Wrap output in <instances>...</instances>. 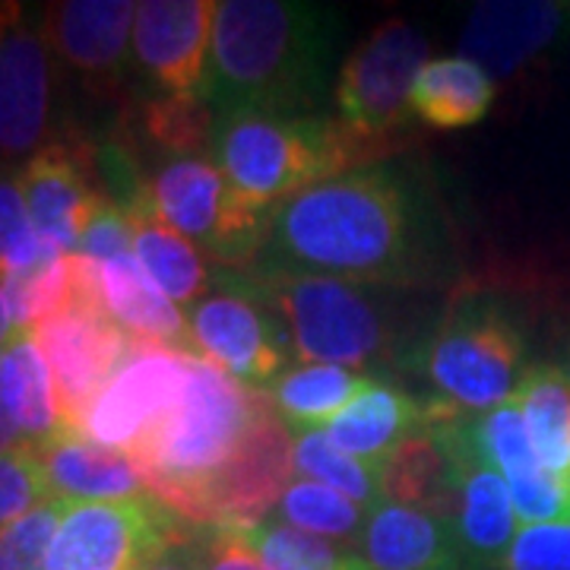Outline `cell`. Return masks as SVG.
Here are the masks:
<instances>
[{
	"label": "cell",
	"instance_id": "8fae6325",
	"mask_svg": "<svg viewBox=\"0 0 570 570\" xmlns=\"http://www.w3.org/2000/svg\"><path fill=\"white\" fill-rule=\"evenodd\" d=\"M190 527L153 494L134 501L70 504L45 570H140Z\"/></svg>",
	"mask_w": 570,
	"mask_h": 570
},
{
	"label": "cell",
	"instance_id": "7bdbcfd3",
	"mask_svg": "<svg viewBox=\"0 0 570 570\" xmlns=\"http://www.w3.org/2000/svg\"><path fill=\"white\" fill-rule=\"evenodd\" d=\"M17 450H36L29 441H26V434H22L17 422L10 419V412L3 406V396H0V453H17Z\"/></svg>",
	"mask_w": 570,
	"mask_h": 570
},
{
	"label": "cell",
	"instance_id": "ac0fdd59",
	"mask_svg": "<svg viewBox=\"0 0 570 570\" xmlns=\"http://www.w3.org/2000/svg\"><path fill=\"white\" fill-rule=\"evenodd\" d=\"M20 187L32 225L48 245L73 254L105 194L92 181V159L77 142L55 140L20 171Z\"/></svg>",
	"mask_w": 570,
	"mask_h": 570
},
{
	"label": "cell",
	"instance_id": "60d3db41",
	"mask_svg": "<svg viewBox=\"0 0 570 570\" xmlns=\"http://www.w3.org/2000/svg\"><path fill=\"white\" fill-rule=\"evenodd\" d=\"M200 570H269L235 530H194Z\"/></svg>",
	"mask_w": 570,
	"mask_h": 570
},
{
	"label": "cell",
	"instance_id": "cb8c5ba5",
	"mask_svg": "<svg viewBox=\"0 0 570 570\" xmlns=\"http://www.w3.org/2000/svg\"><path fill=\"white\" fill-rule=\"evenodd\" d=\"M99 273H102L105 311L130 340L197 355L190 324L181 314V307L171 298H165L163 288L146 276L137 257L130 254L115 257L108 264H99Z\"/></svg>",
	"mask_w": 570,
	"mask_h": 570
},
{
	"label": "cell",
	"instance_id": "d6a6232c",
	"mask_svg": "<svg viewBox=\"0 0 570 570\" xmlns=\"http://www.w3.org/2000/svg\"><path fill=\"white\" fill-rule=\"evenodd\" d=\"M0 288H3L13 336L32 333L70 302V254H55L36 266L3 273Z\"/></svg>",
	"mask_w": 570,
	"mask_h": 570
},
{
	"label": "cell",
	"instance_id": "d4e9b609",
	"mask_svg": "<svg viewBox=\"0 0 570 570\" xmlns=\"http://www.w3.org/2000/svg\"><path fill=\"white\" fill-rule=\"evenodd\" d=\"M422 425H425V412L419 400H412L400 387L374 381L324 431L343 453L381 469L390 453Z\"/></svg>",
	"mask_w": 570,
	"mask_h": 570
},
{
	"label": "cell",
	"instance_id": "7c38bea8",
	"mask_svg": "<svg viewBox=\"0 0 570 570\" xmlns=\"http://www.w3.org/2000/svg\"><path fill=\"white\" fill-rule=\"evenodd\" d=\"M55 51L45 13L0 3V159H32L48 146Z\"/></svg>",
	"mask_w": 570,
	"mask_h": 570
},
{
	"label": "cell",
	"instance_id": "4dcf8cb0",
	"mask_svg": "<svg viewBox=\"0 0 570 570\" xmlns=\"http://www.w3.org/2000/svg\"><path fill=\"white\" fill-rule=\"evenodd\" d=\"M235 532L269 570H367L362 551L295 530L279 517H266Z\"/></svg>",
	"mask_w": 570,
	"mask_h": 570
},
{
	"label": "cell",
	"instance_id": "f1b7e54d",
	"mask_svg": "<svg viewBox=\"0 0 570 570\" xmlns=\"http://www.w3.org/2000/svg\"><path fill=\"white\" fill-rule=\"evenodd\" d=\"M374 381L340 365H292L283 371L269 387L266 396L273 409L283 415L288 431L298 438L305 431H321L343 409L358 400Z\"/></svg>",
	"mask_w": 570,
	"mask_h": 570
},
{
	"label": "cell",
	"instance_id": "5bb4252c",
	"mask_svg": "<svg viewBox=\"0 0 570 570\" xmlns=\"http://www.w3.org/2000/svg\"><path fill=\"white\" fill-rule=\"evenodd\" d=\"M187 355L137 343L134 355L96 396L80 434L108 450L134 453L181 403L187 387Z\"/></svg>",
	"mask_w": 570,
	"mask_h": 570
},
{
	"label": "cell",
	"instance_id": "7402d4cb",
	"mask_svg": "<svg viewBox=\"0 0 570 570\" xmlns=\"http://www.w3.org/2000/svg\"><path fill=\"white\" fill-rule=\"evenodd\" d=\"M362 558L367 570H466L448 520L393 501L367 510Z\"/></svg>",
	"mask_w": 570,
	"mask_h": 570
},
{
	"label": "cell",
	"instance_id": "ba28073f",
	"mask_svg": "<svg viewBox=\"0 0 570 570\" xmlns=\"http://www.w3.org/2000/svg\"><path fill=\"white\" fill-rule=\"evenodd\" d=\"M295 475V441L273 409L266 390H261V403L247 428L245 441L238 444L235 456L216 475H209L194 491L178 520L190 530H242L254 527L279 508L285 489Z\"/></svg>",
	"mask_w": 570,
	"mask_h": 570
},
{
	"label": "cell",
	"instance_id": "9a60e30c",
	"mask_svg": "<svg viewBox=\"0 0 570 570\" xmlns=\"http://www.w3.org/2000/svg\"><path fill=\"white\" fill-rule=\"evenodd\" d=\"M216 7V0L137 3L134 58L163 96L204 99Z\"/></svg>",
	"mask_w": 570,
	"mask_h": 570
},
{
	"label": "cell",
	"instance_id": "f35d334b",
	"mask_svg": "<svg viewBox=\"0 0 570 570\" xmlns=\"http://www.w3.org/2000/svg\"><path fill=\"white\" fill-rule=\"evenodd\" d=\"M489 570H570V520L523 527Z\"/></svg>",
	"mask_w": 570,
	"mask_h": 570
},
{
	"label": "cell",
	"instance_id": "9c48e42d",
	"mask_svg": "<svg viewBox=\"0 0 570 570\" xmlns=\"http://www.w3.org/2000/svg\"><path fill=\"white\" fill-rule=\"evenodd\" d=\"M428 63V39L419 26L387 20L367 36L336 70V121L355 137L396 142L393 134L409 124V92Z\"/></svg>",
	"mask_w": 570,
	"mask_h": 570
},
{
	"label": "cell",
	"instance_id": "bcb514c9",
	"mask_svg": "<svg viewBox=\"0 0 570 570\" xmlns=\"http://www.w3.org/2000/svg\"><path fill=\"white\" fill-rule=\"evenodd\" d=\"M564 482H568V494H570V472H568V479H564Z\"/></svg>",
	"mask_w": 570,
	"mask_h": 570
},
{
	"label": "cell",
	"instance_id": "7a4b0ae2",
	"mask_svg": "<svg viewBox=\"0 0 570 570\" xmlns=\"http://www.w3.org/2000/svg\"><path fill=\"white\" fill-rule=\"evenodd\" d=\"M336 10L302 0H223L216 7L204 102L216 118H305L333 96Z\"/></svg>",
	"mask_w": 570,
	"mask_h": 570
},
{
	"label": "cell",
	"instance_id": "74e56055",
	"mask_svg": "<svg viewBox=\"0 0 570 570\" xmlns=\"http://www.w3.org/2000/svg\"><path fill=\"white\" fill-rule=\"evenodd\" d=\"M51 498L39 450L0 453V530Z\"/></svg>",
	"mask_w": 570,
	"mask_h": 570
},
{
	"label": "cell",
	"instance_id": "ab89813d",
	"mask_svg": "<svg viewBox=\"0 0 570 570\" xmlns=\"http://www.w3.org/2000/svg\"><path fill=\"white\" fill-rule=\"evenodd\" d=\"M134 247V219L121 204H115L111 197H105L99 209L92 213V219L82 232L80 245L73 254H80L86 261L108 264L115 257H127Z\"/></svg>",
	"mask_w": 570,
	"mask_h": 570
},
{
	"label": "cell",
	"instance_id": "2e32d148",
	"mask_svg": "<svg viewBox=\"0 0 570 570\" xmlns=\"http://www.w3.org/2000/svg\"><path fill=\"white\" fill-rule=\"evenodd\" d=\"M469 441L491 469L501 472V479L508 482L517 517L527 527L570 520L568 482L549 472L546 463L539 460L527 422L513 400L491 409L485 415H472Z\"/></svg>",
	"mask_w": 570,
	"mask_h": 570
},
{
	"label": "cell",
	"instance_id": "8992f818",
	"mask_svg": "<svg viewBox=\"0 0 570 570\" xmlns=\"http://www.w3.org/2000/svg\"><path fill=\"white\" fill-rule=\"evenodd\" d=\"M415 367L438 400L485 415L513 400L527 365V330L504 298L456 292L415 348Z\"/></svg>",
	"mask_w": 570,
	"mask_h": 570
},
{
	"label": "cell",
	"instance_id": "4fadbf2b",
	"mask_svg": "<svg viewBox=\"0 0 570 570\" xmlns=\"http://www.w3.org/2000/svg\"><path fill=\"white\" fill-rule=\"evenodd\" d=\"M32 333L55 381L63 431L80 434L86 412L115 371L134 355L137 340H130L105 307L80 302H70Z\"/></svg>",
	"mask_w": 570,
	"mask_h": 570
},
{
	"label": "cell",
	"instance_id": "836d02e7",
	"mask_svg": "<svg viewBox=\"0 0 570 570\" xmlns=\"http://www.w3.org/2000/svg\"><path fill=\"white\" fill-rule=\"evenodd\" d=\"M295 472H302V479H314L326 489L346 494L348 501L362 504L365 510L377 508L384 501L381 498V472L343 453L326 438L324 428L305 431L295 438Z\"/></svg>",
	"mask_w": 570,
	"mask_h": 570
},
{
	"label": "cell",
	"instance_id": "f6af8a7d",
	"mask_svg": "<svg viewBox=\"0 0 570 570\" xmlns=\"http://www.w3.org/2000/svg\"><path fill=\"white\" fill-rule=\"evenodd\" d=\"M564 374L570 377V326H568V336H564Z\"/></svg>",
	"mask_w": 570,
	"mask_h": 570
},
{
	"label": "cell",
	"instance_id": "3957f363",
	"mask_svg": "<svg viewBox=\"0 0 570 570\" xmlns=\"http://www.w3.org/2000/svg\"><path fill=\"white\" fill-rule=\"evenodd\" d=\"M213 149L225 181L250 204L276 209L302 190L387 159L396 142L362 140L326 115H238L216 121Z\"/></svg>",
	"mask_w": 570,
	"mask_h": 570
},
{
	"label": "cell",
	"instance_id": "f546056e",
	"mask_svg": "<svg viewBox=\"0 0 570 570\" xmlns=\"http://www.w3.org/2000/svg\"><path fill=\"white\" fill-rule=\"evenodd\" d=\"M530 441L539 460L558 479L570 472V377L564 367L539 362L523 374L520 387L513 393Z\"/></svg>",
	"mask_w": 570,
	"mask_h": 570
},
{
	"label": "cell",
	"instance_id": "5b68a950",
	"mask_svg": "<svg viewBox=\"0 0 570 570\" xmlns=\"http://www.w3.org/2000/svg\"><path fill=\"white\" fill-rule=\"evenodd\" d=\"M257 403L261 390L245 387L200 355H187L181 403L130 453L149 494L178 517L184 501L235 456Z\"/></svg>",
	"mask_w": 570,
	"mask_h": 570
},
{
	"label": "cell",
	"instance_id": "484cf974",
	"mask_svg": "<svg viewBox=\"0 0 570 570\" xmlns=\"http://www.w3.org/2000/svg\"><path fill=\"white\" fill-rule=\"evenodd\" d=\"M134 219V257L146 269V276L163 288L165 298L175 305H197L209 295L213 273L200 247L171 225H165L149 204V187L130 206H124Z\"/></svg>",
	"mask_w": 570,
	"mask_h": 570
},
{
	"label": "cell",
	"instance_id": "e0dca14e",
	"mask_svg": "<svg viewBox=\"0 0 570 570\" xmlns=\"http://www.w3.org/2000/svg\"><path fill=\"white\" fill-rule=\"evenodd\" d=\"M472 419V415H469ZM469 419L450 425V448L456 469V513L453 532L466 570H489L501 561L520 532V517L510 501L508 482L491 469L469 441Z\"/></svg>",
	"mask_w": 570,
	"mask_h": 570
},
{
	"label": "cell",
	"instance_id": "30bf717a",
	"mask_svg": "<svg viewBox=\"0 0 570 570\" xmlns=\"http://www.w3.org/2000/svg\"><path fill=\"white\" fill-rule=\"evenodd\" d=\"M216 288L187 314L194 352L245 387H269L288 371V336L242 269H219Z\"/></svg>",
	"mask_w": 570,
	"mask_h": 570
},
{
	"label": "cell",
	"instance_id": "ee69618b",
	"mask_svg": "<svg viewBox=\"0 0 570 570\" xmlns=\"http://www.w3.org/2000/svg\"><path fill=\"white\" fill-rule=\"evenodd\" d=\"M13 326H10V314H7V302H3V288H0V348L10 343Z\"/></svg>",
	"mask_w": 570,
	"mask_h": 570
},
{
	"label": "cell",
	"instance_id": "6da1fadb",
	"mask_svg": "<svg viewBox=\"0 0 570 570\" xmlns=\"http://www.w3.org/2000/svg\"><path fill=\"white\" fill-rule=\"evenodd\" d=\"M264 257L371 288H425L453 269L441 204L403 159L362 165L283 200Z\"/></svg>",
	"mask_w": 570,
	"mask_h": 570
},
{
	"label": "cell",
	"instance_id": "277c9868",
	"mask_svg": "<svg viewBox=\"0 0 570 570\" xmlns=\"http://www.w3.org/2000/svg\"><path fill=\"white\" fill-rule=\"evenodd\" d=\"M242 273H247L261 298L276 311L295 362L377 367L390 358L396 336L371 285L266 257Z\"/></svg>",
	"mask_w": 570,
	"mask_h": 570
},
{
	"label": "cell",
	"instance_id": "ffe728a7",
	"mask_svg": "<svg viewBox=\"0 0 570 570\" xmlns=\"http://www.w3.org/2000/svg\"><path fill=\"white\" fill-rule=\"evenodd\" d=\"M564 3H532V0H491L475 3L460 32L463 58L475 61L491 80L513 77L532 63L568 22Z\"/></svg>",
	"mask_w": 570,
	"mask_h": 570
},
{
	"label": "cell",
	"instance_id": "b9f144b4",
	"mask_svg": "<svg viewBox=\"0 0 570 570\" xmlns=\"http://www.w3.org/2000/svg\"><path fill=\"white\" fill-rule=\"evenodd\" d=\"M140 570H200L197 551H194V530L165 546L153 561H146Z\"/></svg>",
	"mask_w": 570,
	"mask_h": 570
},
{
	"label": "cell",
	"instance_id": "52a82bcc",
	"mask_svg": "<svg viewBox=\"0 0 570 570\" xmlns=\"http://www.w3.org/2000/svg\"><path fill=\"white\" fill-rule=\"evenodd\" d=\"M146 187L156 216L204 247L206 257L223 269H247L264 261L273 209L242 197L206 156L165 163Z\"/></svg>",
	"mask_w": 570,
	"mask_h": 570
},
{
	"label": "cell",
	"instance_id": "d6986e66",
	"mask_svg": "<svg viewBox=\"0 0 570 570\" xmlns=\"http://www.w3.org/2000/svg\"><path fill=\"white\" fill-rule=\"evenodd\" d=\"M137 3L130 0H67L45 10L51 51L96 89L121 80L134 45Z\"/></svg>",
	"mask_w": 570,
	"mask_h": 570
},
{
	"label": "cell",
	"instance_id": "44dd1931",
	"mask_svg": "<svg viewBox=\"0 0 570 570\" xmlns=\"http://www.w3.org/2000/svg\"><path fill=\"white\" fill-rule=\"evenodd\" d=\"M39 460L51 498H61L67 504L134 501L149 494L140 463L130 453L108 450L73 431L41 444Z\"/></svg>",
	"mask_w": 570,
	"mask_h": 570
},
{
	"label": "cell",
	"instance_id": "83f0119b",
	"mask_svg": "<svg viewBox=\"0 0 570 570\" xmlns=\"http://www.w3.org/2000/svg\"><path fill=\"white\" fill-rule=\"evenodd\" d=\"M0 396L10 419L36 450L63 434L55 381L36 333H17L0 348Z\"/></svg>",
	"mask_w": 570,
	"mask_h": 570
},
{
	"label": "cell",
	"instance_id": "d590c367",
	"mask_svg": "<svg viewBox=\"0 0 570 570\" xmlns=\"http://www.w3.org/2000/svg\"><path fill=\"white\" fill-rule=\"evenodd\" d=\"M55 254H63V250L48 245L36 232L26 197H22L20 178L0 175V276L41 264Z\"/></svg>",
	"mask_w": 570,
	"mask_h": 570
},
{
	"label": "cell",
	"instance_id": "e575fe53",
	"mask_svg": "<svg viewBox=\"0 0 570 570\" xmlns=\"http://www.w3.org/2000/svg\"><path fill=\"white\" fill-rule=\"evenodd\" d=\"M216 111L204 99L159 96L142 111L146 137L165 153H175V159L204 156V149L216 137Z\"/></svg>",
	"mask_w": 570,
	"mask_h": 570
},
{
	"label": "cell",
	"instance_id": "4316f807",
	"mask_svg": "<svg viewBox=\"0 0 570 570\" xmlns=\"http://www.w3.org/2000/svg\"><path fill=\"white\" fill-rule=\"evenodd\" d=\"M498 96V82L463 55L438 58L422 67L409 92V111L438 130H460L485 121Z\"/></svg>",
	"mask_w": 570,
	"mask_h": 570
},
{
	"label": "cell",
	"instance_id": "603a6c76",
	"mask_svg": "<svg viewBox=\"0 0 570 570\" xmlns=\"http://www.w3.org/2000/svg\"><path fill=\"white\" fill-rule=\"evenodd\" d=\"M453 422H425L390 453L384 466L377 469L384 501L425 510L453 527V513H456V469L450 448Z\"/></svg>",
	"mask_w": 570,
	"mask_h": 570
},
{
	"label": "cell",
	"instance_id": "8d00e7d4",
	"mask_svg": "<svg viewBox=\"0 0 570 570\" xmlns=\"http://www.w3.org/2000/svg\"><path fill=\"white\" fill-rule=\"evenodd\" d=\"M67 508L70 504L61 498H48L17 523L3 527L0 530V570H45L48 551H51Z\"/></svg>",
	"mask_w": 570,
	"mask_h": 570
},
{
	"label": "cell",
	"instance_id": "1f68e13d",
	"mask_svg": "<svg viewBox=\"0 0 570 570\" xmlns=\"http://www.w3.org/2000/svg\"><path fill=\"white\" fill-rule=\"evenodd\" d=\"M276 517L295 530L321 535L330 542H343L348 549L362 546L367 523L362 504L348 501L346 494L326 489L314 479H292L276 508Z\"/></svg>",
	"mask_w": 570,
	"mask_h": 570
}]
</instances>
